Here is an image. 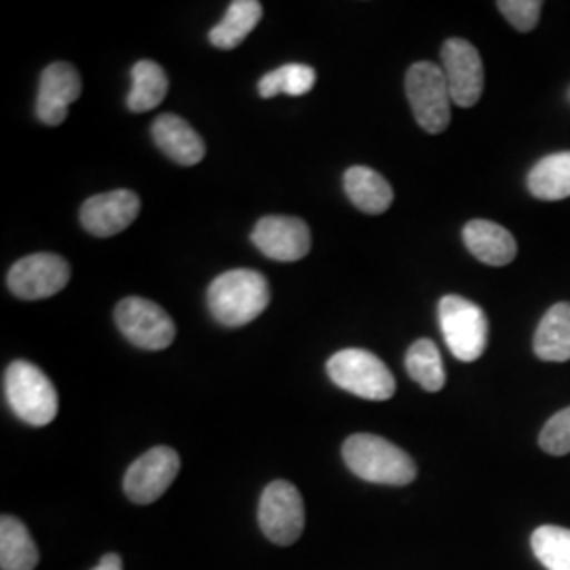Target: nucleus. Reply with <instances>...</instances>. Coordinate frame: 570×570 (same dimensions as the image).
Returning a JSON list of instances; mask_svg holds the SVG:
<instances>
[{"mask_svg": "<svg viewBox=\"0 0 570 570\" xmlns=\"http://www.w3.org/2000/svg\"><path fill=\"white\" fill-rule=\"evenodd\" d=\"M271 303L265 275L249 268H235L218 275L207 287V306L218 324L239 327L254 322Z\"/></svg>", "mask_w": 570, "mask_h": 570, "instance_id": "obj_1", "label": "nucleus"}, {"mask_svg": "<svg viewBox=\"0 0 570 570\" xmlns=\"http://www.w3.org/2000/svg\"><path fill=\"white\" fill-rule=\"evenodd\" d=\"M346 468L372 484L406 487L416 478V465L404 450L385 438L355 433L343 446Z\"/></svg>", "mask_w": 570, "mask_h": 570, "instance_id": "obj_2", "label": "nucleus"}, {"mask_svg": "<svg viewBox=\"0 0 570 570\" xmlns=\"http://www.w3.org/2000/svg\"><path fill=\"white\" fill-rule=\"evenodd\" d=\"M4 395L23 423L45 428L58 416V391L41 367L30 362H13L4 370Z\"/></svg>", "mask_w": 570, "mask_h": 570, "instance_id": "obj_3", "label": "nucleus"}, {"mask_svg": "<svg viewBox=\"0 0 570 570\" xmlns=\"http://www.w3.org/2000/svg\"><path fill=\"white\" fill-rule=\"evenodd\" d=\"M327 374L334 385L370 402H387L395 393V379L383 360L364 348H345L330 357Z\"/></svg>", "mask_w": 570, "mask_h": 570, "instance_id": "obj_4", "label": "nucleus"}, {"mask_svg": "<svg viewBox=\"0 0 570 570\" xmlns=\"http://www.w3.org/2000/svg\"><path fill=\"white\" fill-rule=\"evenodd\" d=\"M407 102L412 115L428 134H442L452 119L450 89L442 66L433 61H416L406 75Z\"/></svg>", "mask_w": 570, "mask_h": 570, "instance_id": "obj_5", "label": "nucleus"}, {"mask_svg": "<svg viewBox=\"0 0 570 570\" xmlns=\"http://www.w3.org/2000/svg\"><path fill=\"white\" fill-rule=\"evenodd\" d=\"M440 327L450 353L461 362H475L489 343V322L480 306L463 296H444L438 306Z\"/></svg>", "mask_w": 570, "mask_h": 570, "instance_id": "obj_6", "label": "nucleus"}, {"mask_svg": "<svg viewBox=\"0 0 570 570\" xmlns=\"http://www.w3.org/2000/svg\"><path fill=\"white\" fill-rule=\"evenodd\" d=\"M258 524L266 539L277 546H292L305 530V503L294 484L275 480L261 497Z\"/></svg>", "mask_w": 570, "mask_h": 570, "instance_id": "obj_7", "label": "nucleus"}, {"mask_svg": "<svg viewBox=\"0 0 570 570\" xmlns=\"http://www.w3.org/2000/svg\"><path fill=\"white\" fill-rule=\"evenodd\" d=\"M115 322L131 345L164 351L176 338V324L167 311L140 296H129L115 308Z\"/></svg>", "mask_w": 570, "mask_h": 570, "instance_id": "obj_8", "label": "nucleus"}, {"mask_svg": "<svg viewBox=\"0 0 570 570\" xmlns=\"http://www.w3.org/2000/svg\"><path fill=\"white\" fill-rule=\"evenodd\" d=\"M180 473V456L169 446H157L136 459L122 480L125 494L136 505H150L161 499Z\"/></svg>", "mask_w": 570, "mask_h": 570, "instance_id": "obj_9", "label": "nucleus"}, {"mask_svg": "<svg viewBox=\"0 0 570 570\" xmlns=\"http://www.w3.org/2000/svg\"><path fill=\"white\" fill-rule=\"evenodd\" d=\"M70 282V266L56 254H32L18 261L7 275L9 289L21 301H42Z\"/></svg>", "mask_w": 570, "mask_h": 570, "instance_id": "obj_10", "label": "nucleus"}, {"mask_svg": "<svg viewBox=\"0 0 570 570\" xmlns=\"http://www.w3.org/2000/svg\"><path fill=\"white\" fill-rule=\"evenodd\" d=\"M442 70L450 98L461 108H471L484 91V63L478 49L465 39H449L442 47Z\"/></svg>", "mask_w": 570, "mask_h": 570, "instance_id": "obj_11", "label": "nucleus"}, {"mask_svg": "<svg viewBox=\"0 0 570 570\" xmlns=\"http://www.w3.org/2000/svg\"><path fill=\"white\" fill-rule=\"evenodd\" d=\"M252 244L271 261L296 263L311 249V230L301 218L266 216L254 226Z\"/></svg>", "mask_w": 570, "mask_h": 570, "instance_id": "obj_12", "label": "nucleus"}, {"mask_svg": "<svg viewBox=\"0 0 570 570\" xmlns=\"http://www.w3.org/2000/svg\"><path fill=\"white\" fill-rule=\"evenodd\" d=\"M140 197L134 190L94 195L81 207V225L94 237H115L134 225L140 214Z\"/></svg>", "mask_w": 570, "mask_h": 570, "instance_id": "obj_13", "label": "nucleus"}, {"mask_svg": "<svg viewBox=\"0 0 570 570\" xmlns=\"http://www.w3.org/2000/svg\"><path fill=\"white\" fill-rule=\"evenodd\" d=\"M81 75L72 63L56 61L42 70L39 96H37V117L39 121L56 127L66 121L70 104L81 98Z\"/></svg>", "mask_w": 570, "mask_h": 570, "instance_id": "obj_14", "label": "nucleus"}, {"mask_svg": "<svg viewBox=\"0 0 570 570\" xmlns=\"http://www.w3.org/2000/svg\"><path fill=\"white\" fill-rule=\"evenodd\" d=\"M153 140L174 164L190 167L204 161V138L178 115L157 117L153 122Z\"/></svg>", "mask_w": 570, "mask_h": 570, "instance_id": "obj_15", "label": "nucleus"}, {"mask_svg": "<svg viewBox=\"0 0 570 570\" xmlns=\"http://www.w3.org/2000/svg\"><path fill=\"white\" fill-rule=\"evenodd\" d=\"M469 252L484 265L508 266L518 254V244L505 226L490 220H471L463 228Z\"/></svg>", "mask_w": 570, "mask_h": 570, "instance_id": "obj_16", "label": "nucleus"}, {"mask_svg": "<svg viewBox=\"0 0 570 570\" xmlns=\"http://www.w3.org/2000/svg\"><path fill=\"white\" fill-rule=\"evenodd\" d=\"M345 190L351 204L374 216L385 214L393 204L391 184L379 171L364 165H355L346 169Z\"/></svg>", "mask_w": 570, "mask_h": 570, "instance_id": "obj_17", "label": "nucleus"}, {"mask_svg": "<svg viewBox=\"0 0 570 570\" xmlns=\"http://www.w3.org/2000/svg\"><path fill=\"white\" fill-rule=\"evenodd\" d=\"M534 355L543 362L570 360V303L551 306L534 334Z\"/></svg>", "mask_w": 570, "mask_h": 570, "instance_id": "obj_18", "label": "nucleus"}, {"mask_svg": "<svg viewBox=\"0 0 570 570\" xmlns=\"http://www.w3.org/2000/svg\"><path fill=\"white\" fill-rule=\"evenodd\" d=\"M263 20V4L258 0H235L228 4L225 18L218 21L212 32L209 42L218 49H235L245 41V37Z\"/></svg>", "mask_w": 570, "mask_h": 570, "instance_id": "obj_19", "label": "nucleus"}, {"mask_svg": "<svg viewBox=\"0 0 570 570\" xmlns=\"http://www.w3.org/2000/svg\"><path fill=\"white\" fill-rule=\"evenodd\" d=\"M39 548L32 541L26 524L16 515L0 520V569L35 570L39 564Z\"/></svg>", "mask_w": 570, "mask_h": 570, "instance_id": "obj_20", "label": "nucleus"}, {"mask_svg": "<svg viewBox=\"0 0 570 570\" xmlns=\"http://www.w3.org/2000/svg\"><path fill=\"white\" fill-rule=\"evenodd\" d=\"M529 190L541 202L570 197V153H556L530 169Z\"/></svg>", "mask_w": 570, "mask_h": 570, "instance_id": "obj_21", "label": "nucleus"}, {"mask_svg": "<svg viewBox=\"0 0 570 570\" xmlns=\"http://www.w3.org/2000/svg\"><path fill=\"white\" fill-rule=\"evenodd\" d=\"M169 81L157 61L140 60L131 68V91L127 106L131 112H148L164 102Z\"/></svg>", "mask_w": 570, "mask_h": 570, "instance_id": "obj_22", "label": "nucleus"}, {"mask_svg": "<svg viewBox=\"0 0 570 570\" xmlns=\"http://www.w3.org/2000/svg\"><path fill=\"white\" fill-rule=\"evenodd\" d=\"M406 370L412 381H416L421 387L431 393L446 385V372H444L440 348L429 338H421L407 348Z\"/></svg>", "mask_w": 570, "mask_h": 570, "instance_id": "obj_23", "label": "nucleus"}, {"mask_svg": "<svg viewBox=\"0 0 570 570\" xmlns=\"http://www.w3.org/2000/svg\"><path fill=\"white\" fill-rule=\"evenodd\" d=\"M317 82V72L306 63H285L282 68L266 72L258 82L261 98L271 100L279 94L285 96H305Z\"/></svg>", "mask_w": 570, "mask_h": 570, "instance_id": "obj_24", "label": "nucleus"}, {"mask_svg": "<svg viewBox=\"0 0 570 570\" xmlns=\"http://www.w3.org/2000/svg\"><path fill=\"white\" fill-rule=\"evenodd\" d=\"M532 551L548 570H570V530L541 527L532 532Z\"/></svg>", "mask_w": 570, "mask_h": 570, "instance_id": "obj_25", "label": "nucleus"}, {"mask_svg": "<svg viewBox=\"0 0 570 570\" xmlns=\"http://www.w3.org/2000/svg\"><path fill=\"white\" fill-rule=\"evenodd\" d=\"M539 446L551 456L570 454V406L553 414L539 435Z\"/></svg>", "mask_w": 570, "mask_h": 570, "instance_id": "obj_26", "label": "nucleus"}, {"mask_svg": "<svg viewBox=\"0 0 570 570\" xmlns=\"http://www.w3.org/2000/svg\"><path fill=\"white\" fill-rule=\"evenodd\" d=\"M497 7L518 32H530L539 21L543 2L541 0H501L497 2Z\"/></svg>", "mask_w": 570, "mask_h": 570, "instance_id": "obj_27", "label": "nucleus"}, {"mask_svg": "<svg viewBox=\"0 0 570 570\" xmlns=\"http://www.w3.org/2000/svg\"><path fill=\"white\" fill-rule=\"evenodd\" d=\"M91 570H122V560L117 553H106Z\"/></svg>", "mask_w": 570, "mask_h": 570, "instance_id": "obj_28", "label": "nucleus"}]
</instances>
